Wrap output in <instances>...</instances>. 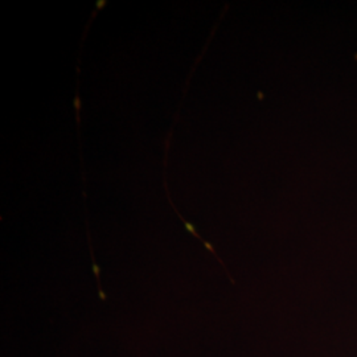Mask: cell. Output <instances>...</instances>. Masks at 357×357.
Wrapping results in <instances>:
<instances>
[{
    "instance_id": "6da1fadb",
    "label": "cell",
    "mask_w": 357,
    "mask_h": 357,
    "mask_svg": "<svg viewBox=\"0 0 357 357\" xmlns=\"http://www.w3.org/2000/svg\"><path fill=\"white\" fill-rule=\"evenodd\" d=\"M88 240H89V248H90V255H91V268H93V274H94V277H96V280H97V284H98V296H100V299L105 302L106 299H107V295L102 290V284H101V268L98 266V264H97V261H96V257H94V252H93V248H91V241H90V233L89 230H88Z\"/></svg>"
}]
</instances>
